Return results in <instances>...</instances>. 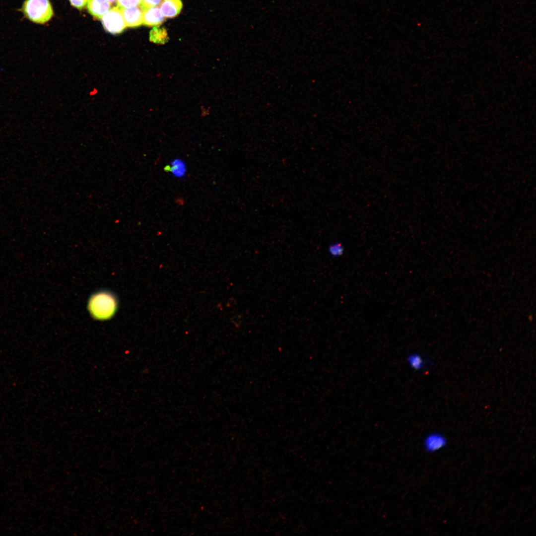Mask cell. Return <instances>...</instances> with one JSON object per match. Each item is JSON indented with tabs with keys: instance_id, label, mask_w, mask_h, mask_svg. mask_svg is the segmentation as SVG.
I'll return each mask as SVG.
<instances>
[{
	"instance_id": "1",
	"label": "cell",
	"mask_w": 536,
	"mask_h": 536,
	"mask_svg": "<svg viewBox=\"0 0 536 536\" xmlns=\"http://www.w3.org/2000/svg\"><path fill=\"white\" fill-rule=\"evenodd\" d=\"M88 308L95 319L105 320L111 318L117 308L115 296L108 291H100L92 295L89 299Z\"/></svg>"
},
{
	"instance_id": "2",
	"label": "cell",
	"mask_w": 536,
	"mask_h": 536,
	"mask_svg": "<svg viewBox=\"0 0 536 536\" xmlns=\"http://www.w3.org/2000/svg\"><path fill=\"white\" fill-rule=\"evenodd\" d=\"M20 11L29 20L39 24L48 22L54 14L49 0H25Z\"/></svg>"
},
{
	"instance_id": "3",
	"label": "cell",
	"mask_w": 536,
	"mask_h": 536,
	"mask_svg": "<svg viewBox=\"0 0 536 536\" xmlns=\"http://www.w3.org/2000/svg\"><path fill=\"white\" fill-rule=\"evenodd\" d=\"M101 19L104 28L111 34L121 33L126 27L121 9L118 6L110 9Z\"/></svg>"
},
{
	"instance_id": "4",
	"label": "cell",
	"mask_w": 536,
	"mask_h": 536,
	"mask_svg": "<svg viewBox=\"0 0 536 536\" xmlns=\"http://www.w3.org/2000/svg\"><path fill=\"white\" fill-rule=\"evenodd\" d=\"M447 444V438L442 434L432 432L425 436L423 441L424 450L433 453L443 449Z\"/></svg>"
},
{
	"instance_id": "5",
	"label": "cell",
	"mask_w": 536,
	"mask_h": 536,
	"mask_svg": "<svg viewBox=\"0 0 536 536\" xmlns=\"http://www.w3.org/2000/svg\"><path fill=\"white\" fill-rule=\"evenodd\" d=\"M121 9L126 27H136L142 24L144 7L141 4L134 7Z\"/></svg>"
},
{
	"instance_id": "6",
	"label": "cell",
	"mask_w": 536,
	"mask_h": 536,
	"mask_svg": "<svg viewBox=\"0 0 536 536\" xmlns=\"http://www.w3.org/2000/svg\"><path fill=\"white\" fill-rule=\"evenodd\" d=\"M164 20L165 18L159 7H144L142 19L144 25L148 26H158Z\"/></svg>"
},
{
	"instance_id": "7",
	"label": "cell",
	"mask_w": 536,
	"mask_h": 536,
	"mask_svg": "<svg viewBox=\"0 0 536 536\" xmlns=\"http://www.w3.org/2000/svg\"><path fill=\"white\" fill-rule=\"evenodd\" d=\"M111 3L107 0H88V12L97 19H101L110 9Z\"/></svg>"
},
{
	"instance_id": "8",
	"label": "cell",
	"mask_w": 536,
	"mask_h": 536,
	"mask_svg": "<svg viewBox=\"0 0 536 536\" xmlns=\"http://www.w3.org/2000/svg\"><path fill=\"white\" fill-rule=\"evenodd\" d=\"M183 6L181 0H164L160 9L163 15L167 18H173L180 12Z\"/></svg>"
},
{
	"instance_id": "9",
	"label": "cell",
	"mask_w": 536,
	"mask_h": 536,
	"mask_svg": "<svg viewBox=\"0 0 536 536\" xmlns=\"http://www.w3.org/2000/svg\"><path fill=\"white\" fill-rule=\"evenodd\" d=\"M166 171H169L173 176L177 178L183 177L187 171L186 165L185 162L179 158L173 160L170 165L166 166Z\"/></svg>"
},
{
	"instance_id": "10",
	"label": "cell",
	"mask_w": 536,
	"mask_h": 536,
	"mask_svg": "<svg viewBox=\"0 0 536 536\" xmlns=\"http://www.w3.org/2000/svg\"><path fill=\"white\" fill-rule=\"evenodd\" d=\"M149 40L156 44L166 43L169 40L167 30L163 27H153L149 33Z\"/></svg>"
},
{
	"instance_id": "11",
	"label": "cell",
	"mask_w": 536,
	"mask_h": 536,
	"mask_svg": "<svg viewBox=\"0 0 536 536\" xmlns=\"http://www.w3.org/2000/svg\"><path fill=\"white\" fill-rule=\"evenodd\" d=\"M407 362L412 368L417 370L422 369L425 365L423 358L417 353L409 355L407 357Z\"/></svg>"
},
{
	"instance_id": "12",
	"label": "cell",
	"mask_w": 536,
	"mask_h": 536,
	"mask_svg": "<svg viewBox=\"0 0 536 536\" xmlns=\"http://www.w3.org/2000/svg\"><path fill=\"white\" fill-rule=\"evenodd\" d=\"M328 251L329 254L333 257H338L343 255L344 249L341 243L336 242L331 244L329 246Z\"/></svg>"
},
{
	"instance_id": "13",
	"label": "cell",
	"mask_w": 536,
	"mask_h": 536,
	"mask_svg": "<svg viewBox=\"0 0 536 536\" xmlns=\"http://www.w3.org/2000/svg\"><path fill=\"white\" fill-rule=\"evenodd\" d=\"M117 3L120 8H129L141 5L142 0H117Z\"/></svg>"
},
{
	"instance_id": "14",
	"label": "cell",
	"mask_w": 536,
	"mask_h": 536,
	"mask_svg": "<svg viewBox=\"0 0 536 536\" xmlns=\"http://www.w3.org/2000/svg\"><path fill=\"white\" fill-rule=\"evenodd\" d=\"M162 0H142L141 5L145 8L154 7L159 5Z\"/></svg>"
},
{
	"instance_id": "15",
	"label": "cell",
	"mask_w": 536,
	"mask_h": 536,
	"mask_svg": "<svg viewBox=\"0 0 536 536\" xmlns=\"http://www.w3.org/2000/svg\"><path fill=\"white\" fill-rule=\"evenodd\" d=\"M71 4L74 7L81 9L87 4L88 0H69Z\"/></svg>"
},
{
	"instance_id": "16",
	"label": "cell",
	"mask_w": 536,
	"mask_h": 536,
	"mask_svg": "<svg viewBox=\"0 0 536 536\" xmlns=\"http://www.w3.org/2000/svg\"><path fill=\"white\" fill-rule=\"evenodd\" d=\"M110 3H113L117 1V0H107Z\"/></svg>"
}]
</instances>
